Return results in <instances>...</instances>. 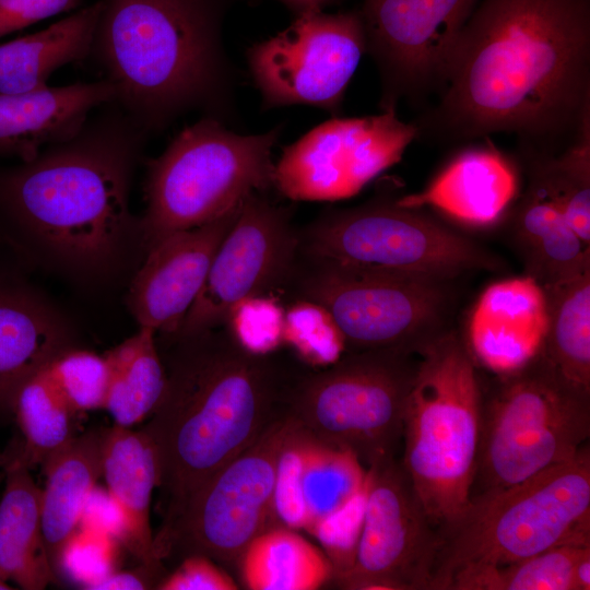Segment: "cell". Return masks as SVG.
Listing matches in <instances>:
<instances>
[{
    "mask_svg": "<svg viewBox=\"0 0 590 590\" xmlns=\"http://www.w3.org/2000/svg\"><path fill=\"white\" fill-rule=\"evenodd\" d=\"M412 123L437 144L509 132L519 156L563 152L590 127V0H479Z\"/></svg>",
    "mask_w": 590,
    "mask_h": 590,
    "instance_id": "cell-1",
    "label": "cell"
},
{
    "mask_svg": "<svg viewBox=\"0 0 590 590\" xmlns=\"http://www.w3.org/2000/svg\"><path fill=\"white\" fill-rule=\"evenodd\" d=\"M150 135L116 103L70 139L0 168V214L13 232L83 269L117 255L133 226L129 192Z\"/></svg>",
    "mask_w": 590,
    "mask_h": 590,
    "instance_id": "cell-2",
    "label": "cell"
},
{
    "mask_svg": "<svg viewBox=\"0 0 590 590\" xmlns=\"http://www.w3.org/2000/svg\"><path fill=\"white\" fill-rule=\"evenodd\" d=\"M166 385L141 428L156 453L168 527L215 472L249 447L278 415V373L214 329L180 337Z\"/></svg>",
    "mask_w": 590,
    "mask_h": 590,
    "instance_id": "cell-3",
    "label": "cell"
},
{
    "mask_svg": "<svg viewBox=\"0 0 590 590\" xmlns=\"http://www.w3.org/2000/svg\"><path fill=\"white\" fill-rule=\"evenodd\" d=\"M99 2L88 58L114 85V103L149 135L192 110L214 117L227 76L225 0Z\"/></svg>",
    "mask_w": 590,
    "mask_h": 590,
    "instance_id": "cell-4",
    "label": "cell"
},
{
    "mask_svg": "<svg viewBox=\"0 0 590 590\" xmlns=\"http://www.w3.org/2000/svg\"><path fill=\"white\" fill-rule=\"evenodd\" d=\"M439 544L430 590H456L464 579L552 547L590 542V448L506 488L470 498Z\"/></svg>",
    "mask_w": 590,
    "mask_h": 590,
    "instance_id": "cell-5",
    "label": "cell"
},
{
    "mask_svg": "<svg viewBox=\"0 0 590 590\" xmlns=\"http://www.w3.org/2000/svg\"><path fill=\"white\" fill-rule=\"evenodd\" d=\"M415 353L401 464L427 518L439 529L470 502L481 433V374L453 328Z\"/></svg>",
    "mask_w": 590,
    "mask_h": 590,
    "instance_id": "cell-6",
    "label": "cell"
},
{
    "mask_svg": "<svg viewBox=\"0 0 590 590\" xmlns=\"http://www.w3.org/2000/svg\"><path fill=\"white\" fill-rule=\"evenodd\" d=\"M481 433L471 497L523 482L574 458L590 436V397L562 381L538 352L481 377Z\"/></svg>",
    "mask_w": 590,
    "mask_h": 590,
    "instance_id": "cell-7",
    "label": "cell"
},
{
    "mask_svg": "<svg viewBox=\"0 0 590 590\" xmlns=\"http://www.w3.org/2000/svg\"><path fill=\"white\" fill-rule=\"evenodd\" d=\"M274 129L238 134L214 117L182 129L146 163L139 228L151 248L163 237L212 222L273 186Z\"/></svg>",
    "mask_w": 590,
    "mask_h": 590,
    "instance_id": "cell-8",
    "label": "cell"
},
{
    "mask_svg": "<svg viewBox=\"0 0 590 590\" xmlns=\"http://www.w3.org/2000/svg\"><path fill=\"white\" fill-rule=\"evenodd\" d=\"M303 244L314 262L447 280L503 267L480 243L397 200L329 211L307 229Z\"/></svg>",
    "mask_w": 590,
    "mask_h": 590,
    "instance_id": "cell-9",
    "label": "cell"
},
{
    "mask_svg": "<svg viewBox=\"0 0 590 590\" xmlns=\"http://www.w3.org/2000/svg\"><path fill=\"white\" fill-rule=\"evenodd\" d=\"M417 363L414 352H352L299 384L286 412L316 439L368 468L394 457Z\"/></svg>",
    "mask_w": 590,
    "mask_h": 590,
    "instance_id": "cell-10",
    "label": "cell"
},
{
    "mask_svg": "<svg viewBox=\"0 0 590 590\" xmlns=\"http://www.w3.org/2000/svg\"><path fill=\"white\" fill-rule=\"evenodd\" d=\"M458 280L315 262L304 298L324 306L352 352H416L452 328Z\"/></svg>",
    "mask_w": 590,
    "mask_h": 590,
    "instance_id": "cell-11",
    "label": "cell"
},
{
    "mask_svg": "<svg viewBox=\"0 0 590 590\" xmlns=\"http://www.w3.org/2000/svg\"><path fill=\"white\" fill-rule=\"evenodd\" d=\"M292 424L287 412L278 414L249 447L200 486L180 515L154 535L158 560L200 554L238 564L257 535L280 526L273 504L275 471Z\"/></svg>",
    "mask_w": 590,
    "mask_h": 590,
    "instance_id": "cell-12",
    "label": "cell"
},
{
    "mask_svg": "<svg viewBox=\"0 0 590 590\" xmlns=\"http://www.w3.org/2000/svg\"><path fill=\"white\" fill-rule=\"evenodd\" d=\"M364 52L359 13L315 10L253 45L248 63L267 107L305 104L335 111Z\"/></svg>",
    "mask_w": 590,
    "mask_h": 590,
    "instance_id": "cell-13",
    "label": "cell"
},
{
    "mask_svg": "<svg viewBox=\"0 0 590 590\" xmlns=\"http://www.w3.org/2000/svg\"><path fill=\"white\" fill-rule=\"evenodd\" d=\"M367 469L364 512L354 558L334 576L344 589L430 590L438 551L427 518L394 457Z\"/></svg>",
    "mask_w": 590,
    "mask_h": 590,
    "instance_id": "cell-14",
    "label": "cell"
},
{
    "mask_svg": "<svg viewBox=\"0 0 590 590\" xmlns=\"http://www.w3.org/2000/svg\"><path fill=\"white\" fill-rule=\"evenodd\" d=\"M416 128L396 109L323 122L286 146L274 165L273 186L296 201L350 198L397 164Z\"/></svg>",
    "mask_w": 590,
    "mask_h": 590,
    "instance_id": "cell-15",
    "label": "cell"
},
{
    "mask_svg": "<svg viewBox=\"0 0 590 590\" xmlns=\"http://www.w3.org/2000/svg\"><path fill=\"white\" fill-rule=\"evenodd\" d=\"M479 0H364L366 51L381 80L380 107L439 94L458 36Z\"/></svg>",
    "mask_w": 590,
    "mask_h": 590,
    "instance_id": "cell-16",
    "label": "cell"
},
{
    "mask_svg": "<svg viewBox=\"0 0 590 590\" xmlns=\"http://www.w3.org/2000/svg\"><path fill=\"white\" fill-rule=\"evenodd\" d=\"M298 244L286 211L260 192L249 194L175 335L213 330L224 324L235 304L281 284L293 268Z\"/></svg>",
    "mask_w": 590,
    "mask_h": 590,
    "instance_id": "cell-17",
    "label": "cell"
},
{
    "mask_svg": "<svg viewBox=\"0 0 590 590\" xmlns=\"http://www.w3.org/2000/svg\"><path fill=\"white\" fill-rule=\"evenodd\" d=\"M241 203L212 222L172 233L148 249L127 296L139 327L167 334L178 331Z\"/></svg>",
    "mask_w": 590,
    "mask_h": 590,
    "instance_id": "cell-18",
    "label": "cell"
},
{
    "mask_svg": "<svg viewBox=\"0 0 590 590\" xmlns=\"http://www.w3.org/2000/svg\"><path fill=\"white\" fill-rule=\"evenodd\" d=\"M548 323L543 287L528 275L497 281L477 298L467 346L492 373L516 369L541 349Z\"/></svg>",
    "mask_w": 590,
    "mask_h": 590,
    "instance_id": "cell-19",
    "label": "cell"
},
{
    "mask_svg": "<svg viewBox=\"0 0 590 590\" xmlns=\"http://www.w3.org/2000/svg\"><path fill=\"white\" fill-rule=\"evenodd\" d=\"M515 163L489 144L469 146L422 191L396 199L406 208H433L470 226L497 223L519 197Z\"/></svg>",
    "mask_w": 590,
    "mask_h": 590,
    "instance_id": "cell-20",
    "label": "cell"
},
{
    "mask_svg": "<svg viewBox=\"0 0 590 590\" xmlns=\"http://www.w3.org/2000/svg\"><path fill=\"white\" fill-rule=\"evenodd\" d=\"M115 98L116 90L105 79L0 93V157L34 160L45 148L73 137L95 109Z\"/></svg>",
    "mask_w": 590,
    "mask_h": 590,
    "instance_id": "cell-21",
    "label": "cell"
},
{
    "mask_svg": "<svg viewBox=\"0 0 590 590\" xmlns=\"http://www.w3.org/2000/svg\"><path fill=\"white\" fill-rule=\"evenodd\" d=\"M523 166L527 185L514 203L511 240L524 275L544 288L590 270V247L570 227L541 175Z\"/></svg>",
    "mask_w": 590,
    "mask_h": 590,
    "instance_id": "cell-22",
    "label": "cell"
},
{
    "mask_svg": "<svg viewBox=\"0 0 590 590\" xmlns=\"http://www.w3.org/2000/svg\"><path fill=\"white\" fill-rule=\"evenodd\" d=\"M63 323L37 295L0 272V411H12L21 387L67 351Z\"/></svg>",
    "mask_w": 590,
    "mask_h": 590,
    "instance_id": "cell-23",
    "label": "cell"
},
{
    "mask_svg": "<svg viewBox=\"0 0 590 590\" xmlns=\"http://www.w3.org/2000/svg\"><path fill=\"white\" fill-rule=\"evenodd\" d=\"M102 464L107 489L125 514L127 538L123 545L141 565L162 570L150 521L152 494L157 485L152 441L142 429L114 424L103 430Z\"/></svg>",
    "mask_w": 590,
    "mask_h": 590,
    "instance_id": "cell-24",
    "label": "cell"
},
{
    "mask_svg": "<svg viewBox=\"0 0 590 590\" xmlns=\"http://www.w3.org/2000/svg\"><path fill=\"white\" fill-rule=\"evenodd\" d=\"M0 499V578L25 590H42L56 582L42 529V489L30 467L13 452L3 467Z\"/></svg>",
    "mask_w": 590,
    "mask_h": 590,
    "instance_id": "cell-25",
    "label": "cell"
},
{
    "mask_svg": "<svg viewBox=\"0 0 590 590\" xmlns=\"http://www.w3.org/2000/svg\"><path fill=\"white\" fill-rule=\"evenodd\" d=\"M99 10L96 0L42 31L0 44V93L43 88L58 69L87 59Z\"/></svg>",
    "mask_w": 590,
    "mask_h": 590,
    "instance_id": "cell-26",
    "label": "cell"
},
{
    "mask_svg": "<svg viewBox=\"0 0 590 590\" xmlns=\"http://www.w3.org/2000/svg\"><path fill=\"white\" fill-rule=\"evenodd\" d=\"M103 430L74 436L43 464L42 529L49 564L57 577L60 550L78 528L81 510L103 476Z\"/></svg>",
    "mask_w": 590,
    "mask_h": 590,
    "instance_id": "cell-27",
    "label": "cell"
},
{
    "mask_svg": "<svg viewBox=\"0 0 590 590\" xmlns=\"http://www.w3.org/2000/svg\"><path fill=\"white\" fill-rule=\"evenodd\" d=\"M543 290L548 323L539 353L562 381L590 397V270Z\"/></svg>",
    "mask_w": 590,
    "mask_h": 590,
    "instance_id": "cell-28",
    "label": "cell"
},
{
    "mask_svg": "<svg viewBox=\"0 0 590 590\" xmlns=\"http://www.w3.org/2000/svg\"><path fill=\"white\" fill-rule=\"evenodd\" d=\"M238 565L250 590H316L333 576L329 557L306 538L284 526L257 535Z\"/></svg>",
    "mask_w": 590,
    "mask_h": 590,
    "instance_id": "cell-29",
    "label": "cell"
},
{
    "mask_svg": "<svg viewBox=\"0 0 590 590\" xmlns=\"http://www.w3.org/2000/svg\"><path fill=\"white\" fill-rule=\"evenodd\" d=\"M109 384L104 409L116 425L131 427L149 417L166 385V370L157 352L155 331L139 330L105 354Z\"/></svg>",
    "mask_w": 590,
    "mask_h": 590,
    "instance_id": "cell-30",
    "label": "cell"
},
{
    "mask_svg": "<svg viewBox=\"0 0 590 590\" xmlns=\"http://www.w3.org/2000/svg\"><path fill=\"white\" fill-rule=\"evenodd\" d=\"M366 484L367 469L352 451L308 434L302 469L306 531L347 507L365 492Z\"/></svg>",
    "mask_w": 590,
    "mask_h": 590,
    "instance_id": "cell-31",
    "label": "cell"
},
{
    "mask_svg": "<svg viewBox=\"0 0 590 590\" xmlns=\"http://www.w3.org/2000/svg\"><path fill=\"white\" fill-rule=\"evenodd\" d=\"M13 412L24 436L19 451L30 467L42 465L73 437L75 412L44 367L19 390Z\"/></svg>",
    "mask_w": 590,
    "mask_h": 590,
    "instance_id": "cell-32",
    "label": "cell"
},
{
    "mask_svg": "<svg viewBox=\"0 0 590 590\" xmlns=\"http://www.w3.org/2000/svg\"><path fill=\"white\" fill-rule=\"evenodd\" d=\"M520 162L541 175L570 227L590 247V127L563 152Z\"/></svg>",
    "mask_w": 590,
    "mask_h": 590,
    "instance_id": "cell-33",
    "label": "cell"
},
{
    "mask_svg": "<svg viewBox=\"0 0 590 590\" xmlns=\"http://www.w3.org/2000/svg\"><path fill=\"white\" fill-rule=\"evenodd\" d=\"M590 542L566 543L529 558L475 574L456 590H576L575 567Z\"/></svg>",
    "mask_w": 590,
    "mask_h": 590,
    "instance_id": "cell-34",
    "label": "cell"
},
{
    "mask_svg": "<svg viewBox=\"0 0 590 590\" xmlns=\"http://www.w3.org/2000/svg\"><path fill=\"white\" fill-rule=\"evenodd\" d=\"M283 344L306 364L324 368L337 363L346 350L344 335L331 312L307 298L285 310Z\"/></svg>",
    "mask_w": 590,
    "mask_h": 590,
    "instance_id": "cell-35",
    "label": "cell"
},
{
    "mask_svg": "<svg viewBox=\"0 0 590 590\" xmlns=\"http://www.w3.org/2000/svg\"><path fill=\"white\" fill-rule=\"evenodd\" d=\"M46 370L75 413L104 409L109 384L105 355L68 349Z\"/></svg>",
    "mask_w": 590,
    "mask_h": 590,
    "instance_id": "cell-36",
    "label": "cell"
},
{
    "mask_svg": "<svg viewBox=\"0 0 590 590\" xmlns=\"http://www.w3.org/2000/svg\"><path fill=\"white\" fill-rule=\"evenodd\" d=\"M285 309L266 294L235 304L224 326L228 337L245 352L269 356L283 344Z\"/></svg>",
    "mask_w": 590,
    "mask_h": 590,
    "instance_id": "cell-37",
    "label": "cell"
},
{
    "mask_svg": "<svg viewBox=\"0 0 590 590\" xmlns=\"http://www.w3.org/2000/svg\"><path fill=\"white\" fill-rule=\"evenodd\" d=\"M119 546L120 542L109 535L76 528L60 550L57 575L92 590L117 570Z\"/></svg>",
    "mask_w": 590,
    "mask_h": 590,
    "instance_id": "cell-38",
    "label": "cell"
},
{
    "mask_svg": "<svg viewBox=\"0 0 590 590\" xmlns=\"http://www.w3.org/2000/svg\"><path fill=\"white\" fill-rule=\"evenodd\" d=\"M293 418V417H292ZM308 433L293 418L282 444L275 471L273 504L276 521L291 529H305L302 469Z\"/></svg>",
    "mask_w": 590,
    "mask_h": 590,
    "instance_id": "cell-39",
    "label": "cell"
},
{
    "mask_svg": "<svg viewBox=\"0 0 590 590\" xmlns=\"http://www.w3.org/2000/svg\"><path fill=\"white\" fill-rule=\"evenodd\" d=\"M158 590H237L238 585L213 559L192 554L182 558L179 566L164 577Z\"/></svg>",
    "mask_w": 590,
    "mask_h": 590,
    "instance_id": "cell-40",
    "label": "cell"
},
{
    "mask_svg": "<svg viewBox=\"0 0 590 590\" xmlns=\"http://www.w3.org/2000/svg\"><path fill=\"white\" fill-rule=\"evenodd\" d=\"M78 528L109 535L123 545L127 538L125 514L107 487L95 485L85 499Z\"/></svg>",
    "mask_w": 590,
    "mask_h": 590,
    "instance_id": "cell-41",
    "label": "cell"
},
{
    "mask_svg": "<svg viewBox=\"0 0 590 590\" xmlns=\"http://www.w3.org/2000/svg\"><path fill=\"white\" fill-rule=\"evenodd\" d=\"M82 0H0V39L62 12L75 11Z\"/></svg>",
    "mask_w": 590,
    "mask_h": 590,
    "instance_id": "cell-42",
    "label": "cell"
},
{
    "mask_svg": "<svg viewBox=\"0 0 590 590\" xmlns=\"http://www.w3.org/2000/svg\"><path fill=\"white\" fill-rule=\"evenodd\" d=\"M161 569L141 565L137 570L114 571L97 582L92 590H143L156 588L163 579Z\"/></svg>",
    "mask_w": 590,
    "mask_h": 590,
    "instance_id": "cell-43",
    "label": "cell"
},
{
    "mask_svg": "<svg viewBox=\"0 0 590 590\" xmlns=\"http://www.w3.org/2000/svg\"><path fill=\"white\" fill-rule=\"evenodd\" d=\"M576 590L590 589V546L579 556L575 567Z\"/></svg>",
    "mask_w": 590,
    "mask_h": 590,
    "instance_id": "cell-44",
    "label": "cell"
},
{
    "mask_svg": "<svg viewBox=\"0 0 590 590\" xmlns=\"http://www.w3.org/2000/svg\"><path fill=\"white\" fill-rule=\"evenodd\" d=\"M299 13L307 11L321 10L324 4L331 0H281Z\"/></svg>",
    "mask_w": 590,
    "mask_h": 590,
    "instance_id": "cell-45",
    "label": "cell"
},
{
    "mask_svg": "<svg viewBox=\"0 0 590 590\" xmlns=\"http://www.w3.org/2000/svg\"><path fill=\"white\" fill-rule=\"evenodd\" d=\"M11 455L0 453V467H4L9 461Z\"/></svg>",
    "mask_w": 590,
    "mask_h": 590,
    "instance_id": "cell-46",
    "label": "cell"
},
{
    "mask_svg": "<svg viewBox=\"0 0 590 590\" xmlns=\"http://www.w3.org/2000/svg\"><path fill=\"white\" fill-rule=\"evenodd\" d=\"M12 587L9 586L8 581L0 578V590H10Z\"/></svg>",
    "mask_w": 590,
    "mask_h": 590,
    "instance_id": "cell-47",
    "label": "cell"
},
{
    "mask_svg": "<svg viewBox=\"0 0 590 590\" xmlns=\"http://www.w3.org/2000/svg\"><path fill=\"white\" fill-rule=\"evenodd\" d=\"M2 480V476L0 475V481Z\"/></svg>",
    "mask_w": 590,
    "mask_h": 590,
    "instance_id": "cell-48",
    "label": "cell"
}]
</instances>
